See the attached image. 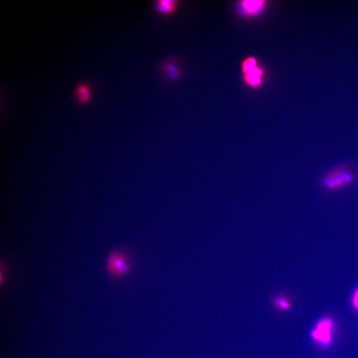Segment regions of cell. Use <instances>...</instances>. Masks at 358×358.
Returning a JSON list of instances; mask_svg holds the SVG:
<instances>
[{
  "mask_svg": "<svg viewBox=\"0 0 358 358\" xmlns=\"http://www.w3.org/2000/svg\"><path fill=\"white\" fill-rule=\"evenodd\" d=\"M356 176L350 165H343L333 168L321 178L320 183L326 190L334 192L353 184Z\"/></svg>",
  "mask_w": 358,
  "mask_h": 358,
  "instance_id": "cell-1",
  "label": "cell"
},
{
  "mask_svg": "<svg viewBox=\"0 0 358 358\" xmlns=\"http://www.w3.org/2000/svg\"><path fill=\"white\" fill-rule=\"evenodd\" d=\"M133 267L130 254L126 249H116L108 256L107 271L109 276L114 279L127 277L132 272Z\"/></svg>",
  "mask_w": 358,
  "mask_h": 358,
  "instance_id": "cell-2",
  "label": "cell"
},
{
  "mask_svg": "<svg viewBox=\"0 0 358 358\" xmlns=\"http://www.w3.org/2000/svg\"><path fill=\"white\" fill-rule=\"evenodd\" d=\"M241 68L243 81L247 86L258 89L262 86L265 71L255 57L248 56L244 59Z\"/></svg>",
  "mask_w": 358,
  "mask_h": 358,
  "instance_id": "cell-3",
  "label": "cell"
},
{
  "mask_svg": "<svg viewBox=\"0 0 358 358\" xmlns=\"http://www.w3.org/2000/svg\"><path fill=\"white\" fill-rule=\"evenodd\" d=\"M334 323L329 317L320 319L311 333L312 338L319 345L329 347L332 340Z\"/></svg>",
  "mask_w": 358,
  "mask_h": 358,
  "instance_id": "cell-4",
  "label": "cell"
},
{
  "mask_svg": "<svg viewBox=\"0 0 358 358\" xmlns=\"http://www.w3.org/2000/svg\"><path fill=\"white\" fill-rule=\"evenodd\" d=\"M92 93V88L90 84L86 82H80L77 84L75 88L74 98L77 104L82 105L87 104L91 100Z\"/></svg>",
  "mask_w": 358,
  "mask_h": 358,
  "instance_id": "cell-5",
  "label": "cell"
},
{
  "mask_svg": "<svg viewBox=\"0 0 358 358\" xmlns=\"http://www.w3.org/2000/svg\"><path fill=\"white\" fill-rule=\"evenodd\" d=\"M266 5L265 1H242L239 3V8L242 13L247 16H253L261 12Z\"/></svg>",
  "mask_w": 358,
  "mask_h": 358,
  "instance_id": "cell-6",
  "label": "cell"
},
{
  "mask_svg": "<svg viewBox=\"0 0 358 358\" xmlns=\"http://www.w3.org/2000/svg\"><path fill=\"white\" fill-rule=\"evenodd\" d=\"M178 3L177 0H158L155 2V8L160 13L169 14L175 10Z\"/></svg>",
  "mask_w": 358,
  "mask_h": 358,
  "instance_id": "cell-7",
  "label": "cell"
},
{
  "mask_svg": "<svg viewBox=\"0 0 358 358\" xmlns=\"http://www.w3.org/2000/svg\"><path fill=\"white\" fill-rule=\"evenodd\" d=\"M273 304L277 309L281 311H286L291 308L290 300L283 295L275 297L273 300Z\"/></svg>",
  "mask_w": 358,
  "mask_h": 358,
  "instance_id": "cell-8",
  "label": "cell"
},
{
  "mask_svg": "<svg viewBox=\"0 0 358 358\" xmlns=\"http://www.w3.org/2000/svg\"><path fill=\"white\" fill-rule=\"evenodd\" d=\"M352 304L355 309L358 311V288L354 293L352 298Z\"/></svg>",
  "mask_w": 358,
  "mask_h": 358,
  "instance_id": "cell-9",
  "label": "cell"
}]
</instances>
